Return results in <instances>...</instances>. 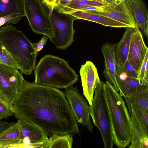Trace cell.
Masks as SVG:
<instances>
[{
  "instance_id": "cell-1",
  "label": "cell",
  "mask_w": 148,
  "mask_h": 148,
  "mask_svg": "<svg viewBox=\"0 0 148 148\" xmlns=\"http://www.w3.org/2000/svg\"><path fill=\"white\" fill-rule=\"evenodd\" d=\"M14 115L41 129L50 137L79 133L78 122L64 92L23 81L12 103Z\"/></svg>"
},
{
  "instance_id": "cell-2",
  "label": "cell",
  "mask_w": 148,
  "mask_h": 148,
  "mask_svg": "<svg viewBox=\"0 0 148 148\" xmlns=\"http://www.w3.org/2000/svg\"><path fill=\"white\" fill-rule=\"evenodd\" d=\"M104 92L115 145L125 148L131 141L130 116L123 97L106 81Z\"/></svg>"
},
{
  "instance_id": "cell-3",
  "label": "cell",
  "mask_w": 148,
  "mask_h": 148,
  "mask_svg": "<svg viewBox=\"0 0 148 148\" xmlns=\"http://www.w3.org/2000/svg\"><path fill=\"white\" fill-rule=\"evenodd\" d=\"M34 70L35 83L58 89H65L78 80V75L67 61L53 55H45Z\"/></svg>"
},
{
  "instance_id": "cell-4",
  "label": "cell",
  "mask_w": 148,
  "mask_h": 148,
  "mask_svg": "<svg viewBox=\"0 0 148 148\" xmlns=\"http://www.w3.org/2000/svg\"><path fill=\"white\" fill-rule=\"evenodd\" d=\"M0 44L16 63L23 73L31 75L35 67L37 55L32 43L21 31L12 24L0 29Z\"/></svg>"
},
{
  "instance_id": "cell-5",
  "label": "cell",
  "mask_w": 148,
  "mask_h": 148,
  "mask_svg": "<svg viewBox=\"0 0 148 148\" xmlns=\"http://www.w3.org/2000/svg\"><path fill=\"white\" fill-rule=\"evenodd\" d=\"M104 84L100 80L96 86L92 104L89 106L90 114L94 125L101 134L104 147L112 148L115 144L104 94Z\"/></svg>"
},
{
  "instance_id": "cell-6",
  "label": "cell",
  "mask_w": 148,
  "mask_h": 148,
  "mask_svg": "<svg viewBox=\"0 0 148 148\" xmlns=\"http://www.w3.org/2000/svg\"><path fill=\"white\" fill-rule=\"evenodd\" d=\"M25 16L34 33L45 35L50 40L55 35L50 11L42 0H23Z\"/></svg>"
},
{
  "instance_id": "cell-7",
  "label": "cell",
  "mask_w": 148,
  "mask_h": 148,
  "mask_svg": "<svg viewBox=\"0 0 148 148\" xmlns=\"http://www.w3.org/2000/svg\"><path fill=\"white\" fill-rule=\"evenodd\" d=\"M50 17L55 29V35L50 40L58 49L65 50L74 41L75 31L73 29V23L76 19L56 7L53 8Z\"/></svg>"
},
{
  "instance_id": "cell-8",
  "label": "cell",
  "mask_w": 148,
  "mask_h": 148,
  "mask_svg": "<svg viewBox=\"0 0 148 148\" xmlns=\"http://www.w3.org/2000/svg\"><path fill=\"white\" fill-rule=\"evenodd\" d=\"M91 12L107 16L135 27L137 24L134 17L130 0H113L102 5L87 10Z\"/></svg>"
},
{
  "instance_id": "cell-9",
  "label": "cell",
  "mask_w": 148,
  "mask_h": 148,
  "mask_svg": "<svg viewBox=\"0 0 148 148\" xmlns=\"http://www.w3.org/2000/svg\"><path fill=\"white\" fill-rule=\"evenodd\" d=\"M71 86L64 89V94L78 123L86 126L91 133L94 131L90 119L89 106L83 95L79 92L77 87Z\"/></svg>"
},
{
  "instance_id": "cell-10",
  "label": "cell",
  "mask_w": 148,
  "mask_h": 148,
  "mask_svg": "<svg viewBox=\"0 0 148 148\" xmlns=\"http://www.w3.org/2000/svg\"><path fill=\"white\" fill-rule=\"evenodd\" d=\"M22 74L17 69L0 63V87L12 104L25 80Z\"/></svg>"
},
{
  "instance_id": "cell-11",
  "label": "cell",
  "mask_w": 148,
  "mask_h": 148,
  "mask_svg": "<svg viewBox=\"0 0 148 148\" xmlns=\"http://www.w3.org/2000/svg\"><path fill=\"white\" fill-rule=\"evenodd\" d=\"M131 108L130 116L131 137L129 148H148V126Z\"/></svg>"
},
{
  "instance_id": "cell-12",
  "label": "cell",
  "mask_w": 148,
  "mask_h": 148,
  "mask_svg": "<svg viewBox=\"0 0 148 148\" xmlns=\"http://www.w3.org/2000/svg\"><path fill=\"white\" fill-rule=\"evenodd\" d=\"M148 48L145 45L140 27L137 23L131 40L127 60L137 72L140 67Z\"/></svg>"
},
{
  "instance_id": "cell-13",
  "label": "cell",
  "mask_w": 148,
  "mask_h": 148,
  "mask_svg": "<svg viewBox=\"0 0 148 148\" xmlns=\"http://www.w3.org/2000/svg\"><path fill=\"white\" fill-rule=\"evenodd\" d=\"M79 72L83 94L89 106H91L96 86L100 80L97 69L92 62L87 61L85 64L82 65Z\"/></svg>"
},
{
  "instance_id": "cell-14",
  "label": "cell",
  "mask_w": 148,
  "mask_h": 148,
  "mask_svg": "<svg viewBox=\"0 0 148 148\" xmlns=\"http://www.w3.org/2000/svg\"><path fill=\"white\" fill-rule=\"evenodd\" d=\"M116 44L106 42L101 48L104 58V68L103 75L107 81L109 82L118 92L120 90L116 81L118 73L116 69V62L115 55Z\"/></svg>"
},
{
  "instance_id": "cell-15",
  "label": "cell",
  "mask_w": 148,
  "mask_h": 148,
  "mask_svg": "<svg viewBox=\"0 0 148 148\" xmlns=\"http://www.w3.org/2000/svg\"><path fill=\"white\" fill-rule=\"evenodd\" d=\"M22 133L20 140L23 148L30 144L44 142L48 138L47 134L40 128L23 119L18 120Z\"/></svg>"
},
{
  "instance_id": "cell-16",
  "label": "cell",
  "mask_w": 148,
  "mask_h": 148,
  "mask_svg": "<svg viewBox=\"0 0 148 148\" xmlns=\"http://www.w3.org/2000/svg\"><path fill=\"white\" fill-rule=\"evenodd\" d=\"M135 27H127L121 40L116 44L115 55L117 71L123 67L127 60L130 42Z\"/></svg>"
},
{
  "instance_id": "cell-17",
  "label": "cell",
  "mask_w": 148,
  "mask_h": 148,
  "mask_svg": "<svg viewBox=\"0 0 148 148\" xmlns=\"http://www.w3.org/2000/svg\"><path fill=\"white\" fill-rule=\"evenodd\" d=\"M69 14L76 19H83L95 22L106 27L127 28L128 25L109 17L89 12L87 10L77 11Z\"/></svg>"
},
{
  "instance_id": "cell-18",
  "label": "cell",
  "mask_w": 148,
  "mask_h": 148,
  "mask_svg": "<svg viewBox=\"0 0 148 148\" xmlns=\"http://www.w3.org/2000/svg\"><path fill=\"white\" fill-rule=\"evenodd\" d=\"M134 19L144 35L148 36V13L143 0H130Z\"/></svg>"
},
{
  "instance_id": "cell-19",
  "label": "cell",
  "mask_w": 148,
  "mask_h": 148,
  "mask_svg": "<svg viewBox=\"0 0 148 148\" xmlns=\"http://www.w3.org/2000/svg\"><path fill=\"white\" fill-rule=\"evenodd\" d=\"M14 13L25 14L23 0H0V17Z\"/></svg>"
},
{
  "instance_id": "cell-20",
  "label": "cell",
  "mask_w": 148,
  "mask_h": 148,
  "mask_svg": "<svg viewBox=\"0 0 148 148\" xmlns=\"http://www.w3.org/2000/svg\"><path fill=\"white\" fill-rule=\"evenodd\" d=\"M104 3L85 0H72L65 6L58 9L62 12L69 14L83 8L99 6Z\"/></svg>"
},
{
  "instance_id": "cell-21",
  "label": "cell",
  "mask_w": 148,
  "mask_h": 148,
  "mask_svg": "<svg viewBox=\"0 0 148 148\" xmlns=\"http://www.w3.org/2000/svg\"><path fill=\"white\" fill-rule=\"evenodd\" d=\"M116 79L120 90L119 93L122 97H125L142 86L139 84L136 79L127 76L125 78L122 79L119 73L116 76Z\"/></svg>"
},
{
  "instance_id": "cell-22",
  "label": "cell",
  "mask_w": 148,
  "mask_h": 148,
  "mask_svg": "<svg viewBox=\"0 0 148 148\" xmlns=\"http://www.w3.org/2000/svg\"><path fill=\"white\" fill-rule=\"evenodd\" d=\"M125 97L127 99L136 102L148 109V84L142 85Z\"/></svg>"
},
{
  "instance_id": "cell-23",
  "label": "cell",
  "mask_w": 148,
  "mask_h": 148,
  "mask_svg": "<svg viewBox=\"0 0 148 148\" xmlns=\"http://www.w3.org/2000/svg\"><path fill=\"white\" fill-rule=\"evenodd\" d=\"M73 136H59L54 134L48 138L47 148H72Z\"/></svg>"
},
{
  "instance_id": "cell-24",
  "label": "cell",
  "mask_w": 148,
  "mask_h": 148,
  "mask_svg": "<svg viewBox=\"0 0 148 148\" xmlns=\"http://www.w3.org/2000/svg\"><path fill=\"white\" fill-rule=\"evenodd\" d=\"M21 136V128L18 121L0 135V141L20 140Z\"/></svg>"
},
{
  "instance_id": "cell-25",
  "label": "cell",
  "mask_w": 148,
  "mask_h": 148,
  "mask_svg": "<svg viewBox=\"0 0 148 148\" xmlns=\"http://www.w3.org/2000/svg\"><path fill=\"white\" fill-rule=\"evenodd\" d=\"M13 115L12 104L10 102L0 87V121Z\"/></svg>"
},
{
  "instance_id": "cell-26",
  "label": "cell",
  "mask_w": 148,
  "mask_h": 148,
  "mask_svg": "<svg viewBox=\"0 0 148 148\" xmlns=\"http://www.w3.org/2000/svg\"><path fill=\"white\" fill-rule=\"evenodd\" d=\"M137 79L140 85L148 84V52L146 53L143 62L137 72Z\"/></svg>"
},
{
  "instance_id": "cell-27",
  "label": "cell",
  "mask_w": 148,
  "mask_h": 148,
  "mask_svg": "<svg viewBox=\"0 0 148 148\" xmlns=\"http://www.w3.org/2000/svg\"><path fill=\"white\" fill-rule=\"evenodd\" d=\"M0 63L20 70L16 63L5 47L0 44Z\"/></svg>"
},
{
  "instance_id": "cell-28",
  "label": "cell",
  "mask_w": 148,
  "mask_h": 148,
  "mask_svg": "<svg viewBox=\"0 0 148 148\" xmlns=\"http://www.w3.org/2000/svg\"><path fill=\"white\" fill-rule=\"evenodd\" d=\"M25 16V14L14 13L0 17V26L9 24H16Z\"/></svg>"
},
{
  "instance_id": "cell-29",
  "label": "cell",
  "mask_w": 148,
  "mask_h": 148,
  "mask_svg": "<svg viewBox=\"0 0 148 148\" xmlns=\"http://www.w3.org/2000/svg\"><path fill=\"white\" fill-rule=\"evenodd\" d=\"M127 99L131 108L141 117L146 124L148 126V109L136 102Z\"/></svg>"
},
{
  "instance_id": "cell-30",
  "label": "cell",
  "mask_w": 148,
  "mask_h": 148,
  "mask_svg": "<svg viewBox=\"0 0 148 148\" xmlns=\"http://www.w3.org/2000/svg\"><path fill=\"white\" fill-rule=\"evenodd\" d=\"M117 72L119 75L124 73L127 77L137 79V73L127 60L123 67L118 71Z\"/></svg>"
},
{
  "instance_id": "cell-31",
  "label": "cell",
  "mask_w": 148,
  "mask_h": 148,
  "mask_svg": "<svg viewBox=\"0 0 148 148\" xmlns=\"http://www.w3.org/2000/svg\"><path fill=\"white\" fill-rule=\"evenodd\" d=\"M48 40V37L47 36H43L41 39L38 43H32L35 53L38 54V52L41 50L43 48L44 45L46 44Z\"/></svg>"
},
{
  "instance_id": "cell-32",
  "label": "cell",
  "mask_w": 148,
  "mask_h": 148,
  "mask_svg": "<svg viewBox=\"0 0 148 148\" xmlns=\"http://www.w3.org/2000/svg\"><path fill=\"white\" fill-rule=\"evenodd\" d=\"M15 123L14 122L0 121V135L5 130Z\"/></svg>"
},
{
  "instance_id": "cell-33",
  "label": "cell",
  "mask_w": 148,
  "mask_h": 148,
  "mask_svg": "<svg viewBox=\"0 0 148 148\" xmlns=\"http://www.w3.org/2000/svg\"><path fill=\"white\" fill-rule=\"evenodd\" d=\"M72 0H60L58 4L56 7L58 9H60V8L68 4Z\"/></svg>"
},
{
  "instance_id": "cell-34",
  "label": "cell",
  "mask_w": 148,
  "mask_h": 148,
  "mask_svg": "<svg viewBox=\"0 0 148 148\" xmlns=\"http://www.w3.org/2000/svg\"><path fill=\"white\" fill-rule=\"evenodd\" d=\"M44 3L48 6L49 8L50 13L51 14V5L52 0H42ZM51 15V14H50Z\"/></svg>"
},
{
  "instance_id": "cell-35",
  "label": "cell",
  "mask_w": 148,
  "mask_h": 148,
  "mask_svg": "<svg viewBox=\"0 0 148 148\" xmlns=\"http://www.w3.org/2000/svg\"><path fill=\"white\" fill-rule=\"evenodd\" d=\"M60 0H52L51 5V15L52 10L56 6L59 4Z\"/></svg>"
},
{
  "instance_id": "cell-36",
  "label": "cell",
  "mask_w": 148,
  "mask_h": 148,
  "mask_svg": "<svg viewBox=\"0 0 148 148\" xmlns=\"http://www.w3.org/2000/svg\"><path fill=\"white\" fill-rule=\"evenodd\" d=\"M7 143L5 141H0V148H6Z\"/></svg>"
},
{
  "instance_id": "cell-37",
  "label": "cell",
  "mask_w": 148,
  "mask_h": 148,
  "mask_svg": "<svg viewBox=\"0 0 148 148\" xmlns=\"http://www.w3.org/2000/svg\"><path fill=\"white\" fill-rule=\"evenodd\" d=\"M88 1H94L98 2H100L104 3L105 2L102 0H85Z\"/></svg>"
},
{
  "instance_id": "cell-38",
  "label": "cell",
  "mask_w": 148,
  "mask_h": 148,
  "mask_svg": "<svg viewBox=\"0 0 148 148\" xmlns=\"http://www.w3.org/2000/svg\"><path fill=\"white\" fill-rule=\"evenodd\" d=\"M105 2H109L111 1H113V0H102Z\"/></svg>"
}]
</instances>
